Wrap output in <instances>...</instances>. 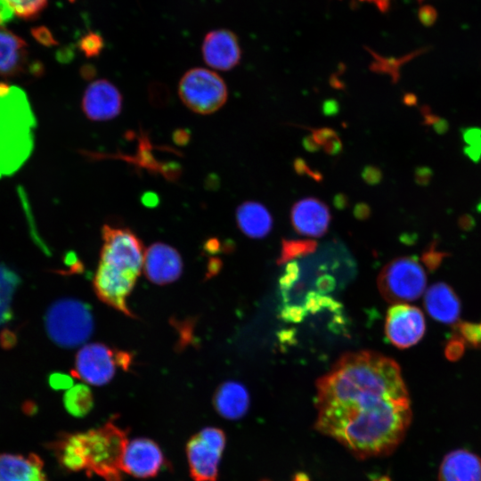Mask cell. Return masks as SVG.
<instances>
[{
    "label": "cell",
    "instance_id": "3",
    "mask_svg": "<svg viewBox=\"0 0 481 481\" xmlns=\"http://www.w3.org/2000/svg\"><path fill=\"white\" fill-rule=\"evenodd\" d=\"M81 433L86 473L104 481H123L122 460L128 443L126 431L112 422Z\"/></svg>",
    "mask_w": 481,
    "mask_h": 481
},
{
    "label": "cell",
    "instance_id": "51",
    "mask_svg": "<svg viewBox=\"0 0 481 481\" xmlns=\"http://www.w3.org/2000/svg\"><path fill=\"white\" fill-rule=\"evenodd\" d=\"M80 74L85 79H92L96 74L95 67L91 64H86L81 67Z\"/></svg>",
    "mask_w": 481,
    "mask_h": 481
},
{
    "label": "cell",
    "instance_id": "9",
    "mask_svg": "<svg viewBox=\"0 0 481 481\" xmlns=\"http://www.w3.org/2000/svg\"><path fill=\"white\" fill-rule=\"evenodd\" d=\"M116 349L102 343H90L76 355L72 376L94 386L110 382L115 375Z\"/></svg>",
    "mask_w": 481,
    "mask_h": 481
},
{
    "label": "cell",
    "instance_id": "47",
    "mask_svg": "<svg viewBox=\"0 0 481 481\" xmlns=\"http://www.w3.org/2000/svg\"><path fill=\"white\" fill-rule=\"evenodd\" d=\"M222 245L218 239L216 238H210L208 240L205 241L203 249L205 252L209 254H216L219 252L222 249Z\"/></svg>",
    "mask_w": 481,
    "mask_h": 481
},
{
    "label": "cell",
    "instance_id": "15",
    "mask_svg": "<svg viewBox=\"0 0 481 481\" xmlns=\"http://www.w3.org/2000/svg\"><path fill=\"white\" fill-rule=\"evenodd\" d=\"M202 56L205 62L218 70H229L238 65L241 56L235 34L221 29L208 32L203 40Z\"/></svg>",
    "mask_w": 481,
    "mask_h": 481
},
{
    "label": "cell",
    "instance_id": "22",
    "mask_svg": "<svg viewBox=\"0 0 481 481\" xmlns=\"http://www.w3.org/2000/svg\"><path fill=\"white\" fill-rule=\"evenodd\" d=\"M239 229L249 238L262 239L269 234L273 221L269 210L257 201H245L236 209Z\"/></svg>",
    "mask_w": 481,
    "mask_h": 481
},
{
    "label": "cell",
    "instance_id": "16",
    "mask_svg": "<svg viewBox=\"0 0 481 481\" xmlns=\"http://www.w3.org/2000/svg\"><path fill=\"white\" fill-rule=\"evenodd\" d=\"M331 216L328 206L314 197L295 202L290 211L292 226L299 234L317 238L328 231Z\"/></svg>",
    "mask_w": 481,
    "mask_h": 481
},
{
    "label": "cell",
    "instance_id": "43",
    "mask_svg": "<svg viewBox=\"0 0 481 481\" xmlns=\"http://www.w3.org/2000/svg\"><path fill=\"white\" fill-rule=\"evenodd\" d=\"M192 324L193 322H191V321L187 320L182 324L179 325L178 330L180 331V345L181 347L185 346V343L191 341L192 334Z\"/></svg>",
    "mask_w": 481,
    "mask_h": 481
},
{
    "label": "cell",
    "instance_id": "25",
    "mask_svg": "<svg viewBox=\"0 0 481 481\" xmlns=\"http://www.w3.org/2000/svg\"><path fill=\"white\" fill-rule=\"evenodd\" d=\"M63 404L72 416L84 417L94 406L93 393L86 385L77 384L66 390Z\"/></svg>",
    "mask_w": 481,
    "mask_h": 481
},
{
    "label": "cell",
    "instance_id": "54",
    "mask_svg": "<svg viewBox=\"0 0 481 481\" xmlns=\"http://www.w3.org/2000/svg\"><path fill=\"white\" fill-rule=\"evenodd\" d=\"M143 202L148 207H154L158 203V197L153 193H146L143 198Z\"/></svg>",
    "mask_w": 481,
    "mask_h": 481
},
{
    "label": "cell",
    "instance_id": "37",
    "mask_svg": "<svg viewBox=\"0 0 481 481\" xmlns=\"http://www.w3.org/2000/svg\"><path fill=\"white\" fill-rule=\"evenodd\" d=\"M17 342L18 336L13 330L5 328L0 332V346L3 349L10 350L17 345Z\"/></svg>",
    "mask_w": 481,
    "mask_h": 481
},
{
    "label": "cell",
    "instance_id": "19",
    "mask_svg": "<svg viewBox=\"0 0 481 481\" xmlns=\"http://www.w3.org/2000/svg\"><path fill=\"white\" fill-rule=\"evenodd\" d=\"M439 481H481V460L466 450L449 452L439 469Z\"/></svg>",
    "mask_w": 481,
    "mask_h": 481
},
{
    "label": "cell",
    "instance_id": "38",
    "mask_svg": "<svg viewBox=\"0 0 481 481\" xmlns=\"http://www.w3.org/2000/svg\"><path fill=\"white\" fill-rule=\"evenodd\" d=\"M362 177L368 184H377L381 181V170L374 166H366L362 171Z\"/></svg>",
    "mask_w": 481,
    "mask_h": 481
},
{
    "label": "cell",
    "instance_id": "36",
    "mask_svg": "<svg viewBox=\"0 0 481 481\" xmlns=\"http://www.w3.org/2000/svg\"><path fill=\"white\" fill-rule=\"evenodd\" d=\"M293 167L298 175H307L318 182L322 179V174H320L318 171L311 169L303 159H296L293 163Z\"/></svg>",
    "mask_w": 481,
    "mask_h": 481
},
{
    "label": "cell",
    "instance_id": "21",
    "mask_svg": "<svg viewBox=\"0 0 481 481\" xmlns=\"http://www.w3.org/2000/svg\"><path fill=\"white\" fill-rule=\"evenodd\" d=\"M425 307L435 320L443 323H453L460 315L461 306L457 295L447 284H433L425 294Z\"/></svg>",
    "mask_w": 481,
    "mask_h": 481
},
{
    "label": "cell",
    "instance_id": "52",
    "mask_svg": "<svg viewBox=\"0 0 481 481\" xmlns=\"http://www.w3.org/2000/svg\"><path fill=\"white\" fill-rule=\"evenodd\" d=\"M333 202L337 208L342 209L348 205V199L346 195L338 193L334 197Z\"/></svg>",
    "mask_w": 481,
    "mask_h": 481
},
{
    "label": "cell",
    "instance_id": "55",
    "mask_svg": "<svg viewBox=\"0 0 481 481\" xmlns=\"http://www.w3.org/2000/svg\"><path fill=\"white\" fill-rule=\"evenodd\" d=\"M376 4L381 11H386L389 4V0H363Z\"/></svg>",
    "mask_w": 481,
    "mask_h": 481
},
{
    "label": "cell",
    "instance_id": "33",
    "mask_svg": "<svg viewBox=\"0 0 481 481\" xmlns=\"http://www.w3.org/2000/svg\"><path fill=\"white\" fill-rule=\"evenodd\" d=\"M306 314L304 306L298 305H285L280 312L281 318L290 323L301 322Z\"/></svg>",
    "mask_w": 481,
    "mask_h": 481
},
{
    "label": "cell",
    "instance_id": "17",
    "mask_svg": "<svg viewBox=\"0 0 481 481\" xmlns=\"http://www.w3.org/2000/svg\"><path fill=\"white\" fill-rule=\"evenodd\" d=\"M34 64L29 65L26 41L4 27H0V76L18 77L24 74L27 69L32 73Z\"/></svg>",
    "mask_w": 481,
    "mask_h": 481
},
{
    "label": "cell",
    "instance_id": "23",
    "mask_svg": "<svg viewBox=\"0 0 481 481\" xmlns=\"http://www.w3.org/2000/svg\"><path fill=\"white\" fill-rule=\"evenodd\" d=\"M53 447L63 468L74 472L86 470L80 432L62 435Z\"/></svg>",
    "mask_w": 481,
    "mask_h": 481
},
{
    "label": "cell",
    "instance_id": "45",
    "mask_svg": "<svg viewBox=\"0 0 481 481\" xmlns=\"http://www.w3.org/2000/svg\"><path fill=\"white\" fill-rule=\"evenodd\" d=\"M463 352V343L461 339H454L448 345L446 353L448 357L454 359Z\"/></svg>",
    "mask_w": 481,
    "mask_h": 481
},
{
    "label": "cell",
    "instance_id": "29",
    "mask_svg": "<svg viewBox=\"0 0 481 481\" xmlns=\"http://www.w3.org/2000/svg\"><path fill=\"white\" fill-rule=\"evenodd\" d=\"M340 305L332 298L324 294H321L318 291H310L306 294L305 298L304 307L307 313L315 314L324 308L330 310H338Z\"/></svg>",
    "mask_w": 481,
    "mask_h": 481
},
{
    "label": "cell",
    "instance_id": "27",
    "mask_svg": "<svg viewBox=\"0 0 481 481\" xmlns=\"http://www.w3.org/2000/svg\"><path fill=\"white\" fill-rule=\"evenodd\" d=\"M314 141L322 147L326 153L337 155L342 150V142L338 135L331 128H308Z\"/></svg>",
    "mask_w": 481,
    "mask_h": 481
},
{
    "label": "cell",
    "instance_id": "31",
    "mask_svg": "<svg viewBox=\"0 0 481 481\" xmlns=\"http://www.w3.org/2000/svg\"><path fill=\"white\" fill-rule=\"evenodd\" d=\"M300 268L296 260L287 263L284 272L280 279L279 284L281 290L283 300L285 299L288 291L293 287L298 280Z\"/></svg>",
    "mask_w": 481,
    "mask_h": 481
},
{
    "label": "cell",
    "instance_id": "6",
    "mask_svg": "<svg viewBox=\"0 0 481 481\" xmlns=\"http://www.w3.org/2000/svg\"><path fill=\"white\" fill-rule=\"evenodd\" d=\"M178 94L191 110L204 115L219 110L228 97L223 78L204 68L189 69L179 82Z\"/></svg>",
    "mask_w": 481,
    "mask_h": 481
},
{
    "label": "cell",
    "instance_id": "8",
    "mask_svg": "<svg viewBox=\"0 0 481 481\" xmlns=\"http://www.w3.org/2000/svg\"><path fill=\"white\" fill-rule=\"evenodd\" d=\"M225 442L224 432L213 427L205 428L190 438L186 455L194 481H216Z\"/></svg>",
    "mask_w": 481,
    "mask_h": 481
},
{
    "label": "cell",
    "instance_id": "1",
    "mask_svg": "<svg viewBox=\"0 0 481 481\" xmlns=\"http://www.w3.org/2000/svg\"><path fill=\"white\" fill-rule=\"evenodd\" d=\"M316 389V429L356 458L387 455L403 440L412 411L394 360L372 351L345 354Z\"/></svg>",
    "mask_w": 481,
    "mask_h": 481
},
{
    "label": "cell",
    "instance_id": "46",
    "mask_svg": "<svg viewBox=\"0 0 481 481\" xmlns=\"http://www.w3.org/2000/svg\"><path fill=\"white\" fill-rule=\"evenodd\" d=\"M222 265L223 264L219 258H210L207 266V278H211L212 276L216 275L221 270Z\"/></svg>",
    "mask_w": 481,
    "mask_h": 481
},
{
    "label": "cell",
    "instance_id": "53",
    "mask_svg": "<svg viewBox=\"0 0 481 481\" xmlns=\"http://www.w3.org/2000/svg\"><path fill=\"white\" fill-rule=\"evenodd\" d=\"M323 111L325 114L332 115L338 111V105L336 102L331 100L325 102L323 104Z\"/></svg>",
    "mask_w": 481,
    "mask_h": 481
},
{
    "label": "cell",
    "instance_id": "26",
    "mask_svg": "<svg viewBox=\"0 0 481 481\" xmlns=\"http://www.w3.org/2000/svg\"><path fill=\"white\" fill-rule=\"evenodd\" d=\"M317 248V242L310 239L285 240H281V250L278 265H282L295 260L297 257L313 253Z\"/></svg>",
    "mask_w": 481,
    "mask_h": 481
},
{
    "label": "cell",
    "instance_id": "44",
    "mask_svg": "<svg viewBox=\"0 0 481 481\" xmlns=\"http://www.w3.org/2000/svg\"><path fill=\"white\" fill-rule=\"evenodd\" d=\"M443 256V254L430 249L423 256V261L429 268L433 269L438 265Z\"/></svg>",
    "mask_w": 481,
    "mask_h": 481
},
{
    "label": "cell",
    "instance_id": "4",
    "mask_svg": "<svg viewBox=\"0 0 481 481\" xmlns=\"http://www.w3.org/2000/svg\"><path fill=\"white\" fill-rule=\"evenodd\" d=\"M45 323L49 338L56 345L67 348L85 343L94 328L89 306L72 298L53 303L46 311Z\"/></svg>",
    "mask_w": 481,
    "mask_h": 481
},
{
    "label": "cell",
    "instance_id": "32",
    "mask_svg": "<svg viewBox=\"0 0 481 481\" xmlns=\"http://www.w3.org/2000/svg\"><path fill=\"white\" fill-rule=\"evenodd\" d=\"M461 338L475 346H481V327L480 324L461 323L459 325Z\"/></svg>",
    "mask_w": 481,
    "mask_h": 481
},
{
    "label": "cell",
    "instance_id": "20",
    "mask_svg": "<svg viewBox=\"0 0 481 481\" xmlns=\"http://www.w3.org/2000/svg\"><path fill=\"white\" fill-rule=\"evenodd\" d=\"M249 394L240 382L226 381L216 390L213 397L215 409L223 418L238 420L249 410Z\"/></svg>",
    "mask_w": 481,
    "mask_h": 481
},
{
    "label": "cell",
    "instance_id": "18",
    "mask_svg": "<svg viewBox=\"0 0 481 481\" xmlns=\"http://www.w3.org/2000/svg\"><path fill=\"white\" fill-rule=\"evenodd\" d=\"M0 481H48L39 456L0 453Z\"/></svg>",
    "mask_w": 481,
    "mask_h": 481
},
{
    "label": "cell",
    "instance_id": "40",
    "mask_svg": "<svg viewBox=\"0 0 481 481\" xmlns=\"http://www.w3.org/2000/svg\"><path fill=\"white\" fill-rule=\"evenodd\" d=\"M15 13L6 0H0V27H4L14 17Z\"/></svg>",
    "mask_w": 481,
    "mask_h": 481
},
{
    "label": "cell",
    "instance_id": "34",
    "mask_svg": "<svg viewBox=\"0 0 481 481\" xmlns=\"http://www.w3.org/2000/svg\"><path fill=\"white\" fill-rule=\"evenodd\" d=\"M48 383L54 390H68L73 386V379L63 372H53L48 377Z\"/></svg>",
    "mask_w": 481,
    "mask_h": 481
},
{
    "label": "cell",
    "instance_id": "13",
    "mask_svg": "<svg viewBox=\"0 0 481 481\" xmlns=\"http://www.w3.org/2000/svg\"><path fill=\"white\" fill-rule=\"evenodd\" d=\"M82 109L92 120H109L120 113L122 95L112 83L99 79L86 87L82 99Z\"/></svg>",
    "mask_w": 481,
    "mask_h": 481
},
{
    "label": "cell",
    "instance_id": "28",
    "mask_svg": "<svg viewBox=\"0 0 481 481\" xmlns=\"http://www.w3.org/2000/svg\"><path fill=\"white\" fill-rule=\"evenodd\" d=\"M16 16L30 20L36 18L46 7L48 0H6Z\"/></svg>",
    "mask_w": 481,
    "mask_h": 481
},
{
    "label": "cell",
    "instance_id": "14",
    "mask_svg": "<svg viewBox=\"0 0 481 481\" xmlns=\"http://www.w3.org/2000/svg\"><path fill=\"white\" fill-rule=\"evenodd\" d=\"M143 268L145 275L151 282L164 285L181 276L183 261L175 249L162 242H156L145 251Z\"/></svg>",
    "mask_w": 481,
    "mask_h": 481
},
{
    "label": "cell",
    "instance_id": "12",
    "mask_svg": "<svg viewBox=\"0 0 481 481\" xmlns=\"http://www.w3.org/2000/svg\"><path fill=\"white\" fill-rule=\"evenodd\" d=\"M164 461L159 446L153 440L135 438L126 444L122 470L138 478H149L159 474Z\"/></svg>",
    "mask_w": 481,
    "mask_h": 481
},
{
    "label": "cell",
    "instance_id": "49",
    "mask_svg": "<svg viewBox=\"0 0 481 481\" xmlns=\"http://www.w3.org/2000/svg\"><path fill=\"white\" fill-rule=\"evenodd\" d=\"M371 214V208L366 203H358L354 209V215L358 219H366Z\"/></svg>",
    "mask_w": 481,
    "mask_h": 481
},
{
    "label": "cell",
    "instance_id": "57",
    "mask_svg": "<svg viewBox=\"0 0 481 481\" xmlns=\"http://www.w3.org/2000/svg\"><path fill=\"white\" fill-rule=\"evenodd\" d=\"M292 481H309V477L305 473H298L294 476Z\"/></svg>",
    "mask_w": 481,
    "mask_h": 481
},
{
    "label": "cell",
    "instance_id": "30",
    "mask_svg": "<svg viewBox=\"0 0 481 481\" xmlns=\"http://www.w3.org/2000/svg\"><path fill=\"white\" fill-rule=\"evenodd\" d=\"M103 46L102 37L94 31L86 33L78 42L79 50L87 58L97 57L102 53Z\"/></svg>",
    "mask_w": 481,
    "mask_h": 481
},
{
    "label": "cell",
    "instance_id": "39",
    "mask_svg": "<svg viewBox=\"0 0 481 481\" xmlns=\"http://www.w3.org/2000/svg\"><path fill=\"white\" fill-rule=\"evenodd\" d=\"M315 285L319 293H329L334 289L336 286V280L330 274H322L318 277Z\"/></svg>",
    "mask_w": 481,
    "mask_h": 481
},
{
    "label": "cell",
    "instance_id": "50",
    "mask_svg": "<svg viewBox=\"0 0 481 481\" xmlns=\"http://www.w3.org/2000/svg\"><path fill=\"white\" fill-rule=\"evenodd\" d=\"M303 146L304 148L310 151V152H315L320 150L319 144L314 141L313 136L311 135H306L303 139Z\"/></svg>",
    "mask_w": 481,
    "mask_h": 481
},
{
    "label": "cell",
    "instance_id": "41",
    "mask_svg": "<svg viewBox=\"0 0 481 481\" xmlns=\"http://www.w3.org/2000/svg\"><path fill=\"white\" fill-rule=\"evenodd\" d=\"M63 261L64 264L70 268L71 273H81L83 271V265L75 252H67Z\"/></svg>",
    "mask_w": 481,
    "mask_h": 481
},
{
    "label": "cell",
    "instance_id": "11",
    "mask_svg": "<svg viewBox=\"0 0 481 481\" xmlns=\"http://www.w3.org/2000/svg\"><path fill=\"white\" fill-rule=\"evenodd\" d=\"M137 276L98 265L93 286L101 301L129 317H135L127 306V298L132 292Z\"/></svg>",
    "mask_w": 481,
    "mask_h": 481
},
{
    "label": "cell",
    "instance_id": "10",
    "mask_svg": "<svg viewBox=\"0 0 481 481\" xmlns=\"http://www.w3.org/2000/svg\"><path fill=\"white\" fill-rule=\"evenodd\" d=\"M425 318L422 312L408 304H395L389 307L385 333L388 340L399 348L417 344L425 333Z\"/></svg>",
    "mask_w": 481,
    "mask_h": 481
},
{
    "label": "cell",
    "instance_id": "5",
    "mask_svg": "<svg viewBox=\"0 0 481 481\" xmlns=\"http://www.w3.org/2000/svg\"><path fill=\"white\" fill-rule=\"evenodd\" d=\"M427 277L423 266L411 257L387 263L379 274L377 284L382 298L392 304H406L422 295Z\"/></svg>",
    "mask_w": 481,
    "mask_h": 481
},
{
    "label": "cell",
    "instance_id": "48",
    "mask_svg": "<svg viewBox=\"0 0 481 481\" xmlns=\"http://www.w3.org/2000/svg\"><path fill=\"white\" fill-rule=\"evenodd\" d=\"M173 140L177 145H185L190 140V134L187 130L177 129L173 134Z\"/></svg>",
    "mask_w": 481,
    "mask_h": 481
},
{
    "label": "cell",
    "instance_id": "7",
    "mask_svg": "<svg viewBox=\"0 0 481 481\" xmlns=\"http://www.w3.org/2000/svg\"><path fill=\"white\" fill-rule=\"evenodd\" d=\"M100 264L114 270L139 276L143 266V248L140 239L128 228L104 224Z\"/></svg>",
    "mask_w": 481,
    "mask_h": 481
},
{
    "label": "cell",
    "instance_id": "35",
    "mask_svg": "<svg viewBox=\"0 0 481 481\" xmlns=\"http://www.w3.org/2000/svg\"><path fill=\"white\" fill-rule=\"evenodd\" d=\"M31 33L34 38L42 45L54 46L58 45L57 40L46 27L41 26L34 28L31 30Z\"/></svg>",
    "mask_w": 481,
    "mask_h": 481
},
{
    "label": "cell",
    "instance_id": "42",
    "mask_svg": "<svg viewBox=\"0 0 481 481\" xmlns=\"http://www.w3.org/2000/svg\"><path fill=\"white\" fill-rule=\"evenodd\" d=\"M116 362L118 367L124 371H128L133 362L132 354L126 351L116 350Z\"/></svg>",
    "mask_w": 481,
    "mask_h": 481
},
{
    "label": "cell",
    "instance_id": "2",
    "mask_svg": "<svg viewBox=\"0 0 481 481\" xmlns=\"http://www.w3.org/2000/svg\"><path fill=\"white\" fill-rule=\"evenodd\" d=\"M36 118L23 90L0 97V178L12 175L30 156Z\"/></svg>",
    "mask_w": 481,
    "mask_h": 481
},
{
    "label": "cell",
    "instance_id": "56",
    "mask_svg": "<svg viewBox=\"0 0 481 481\" xmlns=\"http://www.w3.org/2000/svg\"><path fill=\"white\" fill-rule=\"evenodd\" d=\"M426 169H422L417 172V181L419 183H424L428 181V178L429 177V173H425Z\"/></svg>",
    "mask_w": 481,
    "mask_h": 481
},
{
    "label": "cell",
    "instance_id": "24",
    "mask_svg": "<svg viewBox=\"0 0 481 481\" xmlns=\"http://www.w3.org/2000/svg\"><path fill=\"white\" fill-rule=\"evenodd\" d=\"M20 282L19 275L0 263V325L12 318V301Z\"/></svg>",
    "mask_w": 481,
    "mask_h": 481
}]
</instances>
